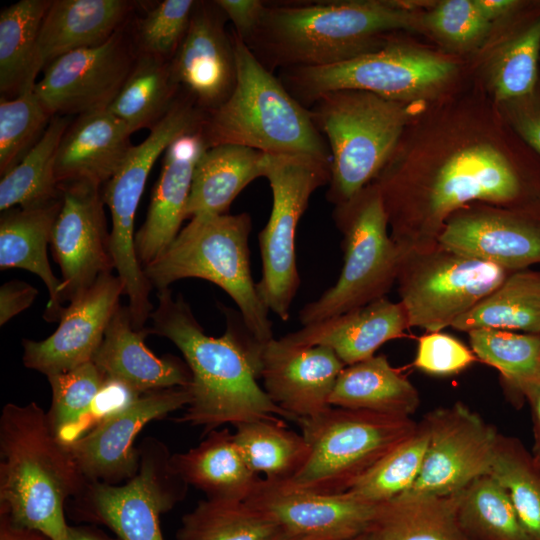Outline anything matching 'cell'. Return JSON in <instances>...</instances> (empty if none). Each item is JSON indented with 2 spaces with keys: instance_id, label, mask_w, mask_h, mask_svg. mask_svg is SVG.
I'll list each match as a JSON object with an SVG mask.
<instances>
[{
  "instance_id": "6da1fadb",
  "label": "cell",
  "mask_w": 540,
  "mask_h": 540,
  "mask_svg": "<svg viewBox=\"0 0 540 540\" xmlns=\"http://www.w3.org/2000/svg\"><path fill=\"white\" fill-rule=\"evenodd\" d=\"M444 132L424 150L399 142L372 182L401 253L435 247L449 217L476 203L540 218V156L508 123L496 135Z\"/></svg>"
},
{
  "instance_id": "7a4b0ae2",
  "label": "cell",
  "mask_w": 540,
  "mask_h": 540,
  "mask_svg": "<svg viewBox=\"0 0 540 540\" xmlns=\"http://www.w3.org/2000/svg\"><path fill=\"white\" fill-rule=\"evenodd\" d=\"M149 332L170 340L182 353L192 381L191 400L178 423L199 426L208 434L224 424L261 419L294 421L258 384V376L233 321L223 336L205 333L182 295L158 291Z\"/></svg>"
},
{
  "instance_id": "3957f363",
  "label": "cell",
  "mask_w": 540,
  "mask_h": 540,
  "mask_svg": "<svg viewBox=\"0 0 540 540\" xmlns=\"http://www.w3.org/2000/svg\"><path fill=\"white\" fill-rule=\"evenodd\" d=\"M417 24L409 6L397 1L267 4L258 29L244 42L270 71L321 67L376 50L388 32Z\"/></svg>"
},
{
  "instance_id": "277c9868",
  "label": "cell",
  "mask_w": 540,
  "mask_h": 540,
  "mask_svg": "<svg viewBox=\"0 0 540 540\" xmlns=\"http://www.w3.org/2000/svg\"><path fill=\"white\" fill-rule=\"evenodd\" d=\"M0 459V514L50 540H66L65 502L87 482L36 402L3 407Z\"/></svg>"
},
{
  "instance_id": "5b68a950",
  "label": "cell",
  "mask_w": 540,
  "mask_h": 540,
  "mask_svg": "<svg viewBox=\"0 0 540 540\" xmlns=\"http://www.w3.org/2000/svg\"><path fill=\"white\" fill-rule=\"evenodd\" d=\"M236 79L229 97L205 114L208 147L235 144L265 154H304L331 164L328 144L297 101L234 32Z\"/></svg>"
},
{
  "instance_id": "8992f818",
  "label": "cell",
  "mask_w": 540,
  "mask_h": 540,
  "mask_svg": "<svg viewBox=\"0 0 540 540\" xmlns=\"http://www.w3.org/2000/svg\"><path fill=\"white\" fill-rule=\"evenodd\" d=\"M251 229V217L245 212L193 217L143 271L158 291L184 278H200L219 286L236 303L250 334L265 345L274 337L269 310L251 275Z\"/></svg>"
},
{
  "instance_id": "52a82bcc",
  "label": "cell",
  "mask_w": 540,
  "mask_h": 540,
  "mask_svg": "<svg viewBox=\"0 0 540 540\" xmlns=\"http://www.w3.org/2000/svg\"><path fill=\"white\" fill-rule=\"evenodd\" d=\"M330 153L327 199L347 202L383 169L411 119L407 102L359 90L332 91L308 107Z\"/></svg>"
},
{
  "instance_id": "ba28073f",
  "label": "cell",
  "mask_w": 540,
  "mask_h": 540,
  "mask_svg": "<svg viewBox=\"0 0 540 540\" xmlns=\"http://www.w3.org/2000/svg\"><path fill=\"white\" fill-rule=\"evenodd\" d=\"M333 218L343 235V266L336 283L299 311L303 326L384 298L397 280L402 253L390 236L383 202L373 183L335 205Z\"/></svg>"
},
{
  "instance_id": "9c48e42d",
  "label": "cell",
  "mask_w": 540,
  "mask_h": 540,
  "mask_svg": "<svg viewBox=\"0 0 540 540\" xmlns=\"http://www.w3.org/2000/svg\"><path fill=\"white\" fill-rule=\"evenodd\" d=\"M205 112L194 100H176L166 115L138 145H132L113 176L105 183L103 200L111 213L110 251L124 295L129 299L133 327L143 329L153 312L152 288L140 264L134 243V219L150 171L179 136L202 128Z\"/></svg>"
},
{
  "instance_id": "30bf717a",
  "label": "cell",
  "mask_w": 540,
  "mask_h": 540,
  "mask_svg": "<svg viewBox=\"0 0 540 540\" xmlns=\"http://www.w3.org/2000/svg\"><path fill=\"white\" fill-rule=\"evenodd\" d=\"M298 424L309 446V457L290 481L323 494L347 492L418 425L410 417L333 406L299 419Z\"/></svg>"
},
{
  "instance_id": "8fae6325",
  "label": "cell",
  "mask_w": 540,
  "mask_h": 540,
  "mask_svg": "<svg viewBox=\"0 0 540 540\" xmlns=\"http://www.w3.org/2000/svg\"><path fill=\"white\" fill-rule=\"evenodd\" d=\"M451 59L421 48L386 42L344 62L321 67L282 69L283 85L303 106L322 94L359 90L407 102L431 96L455 76Z\"/></svg>"
},
{
  "instance_id": "7c38bea8",
  "label": "cell",
  "mask_w": 540,
  "mask_h": 540,
  "mask_svg": "<svg viewBox=\"0 0 540 540\" xmlns=\"http://www.w3.org/2000/svg\"><path fill=\"white\" fill-rule=\"evenodd\" d=\"M264 177L272 209L258 235L262 274L257 289L269 311L287 321L301 280L295 253L296 229L311 195L330 182V163L304 154H265Z\"/></svg>"
},
{
  "instance_id": "4fadbf2b",
  "label": "cell",
  "mask_w": 540,
  "mask_h": 540,
  "mask_svg": "<svg viewBox=\"0 0 540 540\" xmlns=\"http://www.w3.org/2000/svg\"><path fill=\"white\" fill-rule=\"evenodd\" d=\"M510 272L440 245L402 253L396 283L410 327L438 332L480 303Z\"/></svg>"
},
{
  "instance_id": "5bb4252c",
  "label": "cell",
  "mask_w": 540,
  "mask_h": 540,
  "mask_svg": "<svg viewBox=\"0 0 540 540\" xmlns=\"http://www.w3.org/2000/svg\"><path fill=\"white\" fill-rule=\"evenodd\" d=\"M136 474L122 485L87 482L75 496L74 512L103 524L119 540H164L160 516L186 495L188 485L172 468L167 447L145 438Z\"/></svg>"
},
{
  "instance_id": "9a60e30c",
  "label": "cell",
  "mask_w": 540,
  "mask_h": 540,
  "mask_svg": "<svg viewBox=\"0 0 540 540\" xmlns=\"http://www.w3.org/2000/svg\"><path fill=\"white\" fill-rule=\"evenodd\" d=\"M423 422L428 445L420 473L405 494L451 496L490 473L500 437L479 414L458 402L434 410Z\"/></svg>"
},
{
  "instance_id": "2e32d148",
  "label": "cell",
  "mask_w": 540,
  "mask_h": 540,
  "mask_svg": "<svg viewBox=\"0 0 540 540\" xmlns=\"http://www.w3.org/2000/svg\"><path fill=\"white\" fill-rule=\"evenodd\" d=\"M191 396L190 385L143 393L68 444L86 482L116 485L131 479L140 464L137 435L149 422L186 408Z\"/></svg>"
},
{
  "instance_id": "e0dca14e",
  "label": "cell",
  "mask_w": 540,
  "mask_h": 540,
  "mask_svg": "<svg viewBox=\"0 0 540 540\" xmlns=\"http://www.w3.org/2000/svg\"><path fill=\"white\" fill-rule=\"evenodd\" d=\"M135 58L119 29L101 45L68 52L45 67L34 91L52 116H69L107 109Z\"/></svg>"
},
{
  "instance_id": "ac0fdd59",
  "label": "cell",
  "mask_w": 540,
  "mask_h": 540,
  "mask_svg": "<svg viewBox=\"0 0 540 540\" xmlns=\"http://www.w3.org/2000/svg\"><path fill=\"white\" fill-rule=\"evenodd\" d=\"M62 206L51 235V250L62 273L61 297L70 302L100 276L111 273L104 200L100 186L77 181L60 185Z\"/></svg>"
},
{
  "instance_id": "d6986e66",
  "label": "cell",
  "mask_w": 540,
  "mask_h": 540,
  "mask_svg": "<svg viewBox=\"0 0 540 540\" xmlns=\"http://www.w3.org/2000/svg\"><path fill=\"white\" fill-rule=\"evenodd\" d=\"M281 531L318 540H350L370 527L379 504L344 492L317 493L290 480L260 478L245 500Z\"/></svg>"
},
{
  "instance_id": "ffe728a7",
  "label": "cell",
  "mask_w": 540,
  "mask_h": 540,
  "mask_svg": "<svg viewBox=\"0 0 540 540\" xmlns=\"http://www.w3.org/2000/svg\"><path fill=\"white\" fill-rule=\"evenodd\" d=\"M124 294L120 278L100 276L65 307L57 329L41 341H23V363L46 376L92 361Z\"/></svg>"
},
{
  "instance_id": "44dd1931",
  "label": "cell",
  "mask_w": 540,
  "mask_h": 540,
  "mask_svg": "<svg viewBox=\"0 0 540 540\" xmlns=\"http://www.w3.org/2000/svg\"><path fill=\"white\" fill-rule=\"evenodd\" d=\"M437 244L508 272L524 270L540 263V218L471 205L449 217Z\"/></svg>"
},
{
  "instance_id": "7402d4cb",
  "label": "cell",
  "mask_w": 540,
  "mask_h": 540,
  "mask_svg": "<svg viewBox=\"0 0 540 540\" xmlns=\"http://www.w3.org/2000/svg\"><path fill=\"white\" fill-rule=\"evenodd\" d=\"M222 15L215 2H196L188 30L169 61L174 83L184 86L206 113L229 97L236 79L232 37Z\"/></svg>"
},
{
  "instance_id": "603a6c76",
  "label": "cell",
  "mask_w": 540,
  "mask_h": 540,
  "mask_svg": "<svg viewBox=\"0 0 540 540\" xmlns=\"http://www.w3.org/2000/svg\"><path fill=\"white\" fill-rule=\"evenodd\" d=\"M344 367L328 347L290 346L272 339L262 349L259 378L272 401L298 423L331 407L329 399Z\"/></svg>"
},
{
  "instance_id": "cb8c5ba5",
  "label": "cell",
  "mask_w": 540,
  "mask_h": 540,
  "mask_svg": "<svg viewBox=\"0 0 540 540\" xmlns=\"http://www.w3.org/2000/svg\"><path fill=\"white\" fill-rule=\"evenodd\" d=\"M207 148L201 128L177 137L164 152L145 222L134 238L142 267L158 258L179 234L186 219L194 170Z\"/></svg>"
},
{
  "instance_id": "d4e9b609",
  "label": "cell",
  "mask_w": 540,
  "mask_h": 540,
  "mask_svg": "<svg viewBox=\"0 0 540 540\" xmlns=\"http://www.w3.org/2000/svg\"><path fill=\"white\" fill-rule=\"evenodd\" d=\"M149 333V329H135L129 307L119 306L92 361L108 380L135 395L189 386L192 375L186 362L154 355L144 343Z\"/></svg>"
},
{
  "instance_id": "484cf974",
  "label": "cell",
  "mask_w": 540,
  "mask_h": 540,
  "mask_svg": "<svg viewBox=\"0 0 540 540\" xmlns=\"http://www.w3.org/2000/svg\"><path fill=\"white\" fill-rule=\"evenodd\" d=\"M402 303L387 297L303 326L279 340L290 346H324L335 352L345 366L366 360L384 343L400 338L408 329Z\"/></svg>"
},
{
  "instance_id": "4316f807",
  "label": "cell",
  "mask_w": 540,
  "mask_h": 540,
  "mask_svg": "<svg viewBox=\"0 0 540 540\" xmlns=\"http://www.w3.org/2000/svg\"><path fill=\"white\" fill-rule=\"evenodd\" d=\"M131 134L108 109L79 115L67 128L56 153L58 185L77 181L105 184L130 150Z\"/></svg>"
},
{
  "instance_id": "83f0119b",
  "label": "cell",
  "mask_w": 540,
  "mask_h": 540,
  "mask_svg": "<svg viewBox=\"0 0 540 540\" xmlns=\"http://www.w3.org/2000/svg\"><path fill=\"white\" fill-rule=\"evenodd\" d=\"M61 206L62 196L39 206L8 209L0 218V268L24 269L43 281L49 293L43 318L49 322L60 321L65 309L62 280L54 275L47 255Z\"/></svg>"
},
{
  "instance_id": "f1b7e54d",
  "label": "cell",
  "mask_w": 540,
  "mask_h": 540,
  "mask_svg": "<svg viewBox=\"0 0 540 540\" xmlns=\"http://www.w3.org/2000/svg\"><path fill=\"white\" fill-rule=\"evenodd\" d=\"M133 4L124 0H55L44 16L38 38V68L56 58L106 42Z\"/></svg>"
},
{
  "instance_id": "f546056e",
  "label": "cell",
  "mask_w": 540,
  "mask_h": 540,
  "mask_svg": "<svg viewBox=\"0 0 540 540\" xmlns=\"http://www.w3.org/2000/svg\"><path fill=\"white\" fill-rule=\"evenodd\" d=\"M170 462L188 486L201 490L211 500L245 501L260 480L228 429L209 432L197 446L171 454Z\"/></svg>"
},
{
  "instance_id": "4dcf8cb0",
  "label": "cell",
  "mask_w": 540,
  "mask_h": 540,
  "mask_svg": "<svg viewBox=\"0 0 540 540\" xmlns=\"http://www.w3.org/2000/svg\"><path fill=\"white\" fill-rule=\"evenodd\" d=\"M265 153L235 144L208 147L198 160L186 218L221 215L252 181L264 177Z\"/></svg>"
},
{
  "instance_id": "1f68e13d",
  "label": "cell",
  "mask_w": 540,
  "mask_h": 540,
  "mask_svg": "<svg viewBox=\"0 0 540 540\" xmlns=\"http://www.w3.org/2000/svg\"><path fill=\"white\" fill-rule=\"evenodd\" d=\"M415 386L384 355L345 366L329 403L333 407L410 417L419 406Z\"/></svg>"
},
{
  "instance_id": "d6a6232c",
  "label": "cell",
  "mask_w": 540,
  "mask_h": 540,
  "mask_svg": "<svg viewBox=\"0 0 540 540\" xmlns=\"http://www.w3.org/2000/svg\"><path fill=\"white\" fill-rule=\"evenodd\" d=\"M366 533L370 540H469L454 495L404 494L381 503Z\"/></svg>"
},
{
  "instance_id": "836d02e7",
  "label": "cell",
  "mask_w": 540,
  "mask_h": 540,
  "mask_svg": "<svg viewBox=\"0 0 540 540\" xmlns=\"http://www.w3.org/2000/svg\"><path fill=\"white\" fill-rule=\"evenodd\" d=\"M48 0H21L0 14V91L18 96L34 89L38 75V38Z\"/></svg>"
},
{
  "instance_id": "e575fe53",
  "label": "cell",
  "mask_w": 540,
  "mask_h": 540,
  "mask_svg": "<svg viewBox=\"0 0 540 540\" xmlns=\"http://www.w3.org/2000/svg\"><path fill=\"white\" fill-rule=\"evenodd\" d=\"M452 328H495L540 335V272H510L502 284L458 318Z\"/></svg>"
},
{
  "instance_id": "d590c367",
  "label": "cell",
  "mask_w": 540,
  "mask_h": 540,
  "mask_svg": "<svg viewBox=\"0 0 540 540\" xmlns=\"http://www.w3.org/2000/svg\"><path fill=\"white\" fill-rule=\"evenodd\" d=\"M70 124L68 116H53L35 145L2 176L1 212L16 206H39L61 197V189L55 178V160L59 144Z\"/></svg>"
},
{
  "instance_id": "8d00e7d4",
  "label": "cell",
  "mask_w": 540,
  "mask_h": 540,
  "mask_svg": "<svg viewBox=\"0 0 540 540\" xmlns=\"http://www.w3.org/2000/svg\"><path fill=\"white\" fill-rule=\"evenodd\" d=\"M177 88L169 61L140 53L107 109L132 133L145 127L151 129L173 106Z\"/></svg>"
},
{
  "instance_id": "74e56055",
  "label": "cell",
  "mask_w": 540,
  "mask_h": 540,
  "mask_svg": "<svg viewBox=\"0 0 540 540\" xmlns=\"http://www.w3.org/2000/svg\"><path fill=\"white\" fill-rule=\"evenodd\" d=\"M233 437L249 468L267 479L291 480L309 457L303 435L288 429L282 420L238 424Z\"/></svg>"
},
{
  "instance_id": "f35d334b",
  "label": "cell",
  "mask_w": 540,
  "mask_h": 540,
  "mask_svg": "<svg viewBox=\"0 0 540 540\" xmlns=\"http://www.w3.org/2000/svg\"><path fill=\"white\" fill-rule=\"evenodd\" d=\"M457 518L469 540H531L510 498L491 475L454 494Z\"/></svg>"
},
{
  "instance_id": "ab89813d",
  "label": "cell",
  "mask_w": 540,
  "mask_h": 540,
  "mask_svg": "<svg viewBox=\"0 0 540 540\" xmlns=\"http://www.w3.org/2000/svg\"><path fill=\"white\" fill-rule=\"evenodd\" d=\"M280 529L245 501L206 499L182 517L178 540H272Z\"/></svg>"
},
{
  "instance_id": "60d3db41",
  "label": "cell",
  "mask_w": 540,
  "mask_h": 540,
  "mask_svg": "<svg viewBox=\"0 0 540 540\" xmlns=\"http://www.w3.org/2000/svg\"><path fill=\"white\" fill-rule=\"evenodd\" d=\"M428 439L427 427L422 422L364 472L347 492L373 504L407 493L420 473Z\"/></svg>"
},
{
  "instance_id": "b9f144b4",
  "label": "cell",
  "mask_w": 540,
  "mask_h": 540,
  "mask_svg": "<svg viewBox=\"0 0 540 540\" xmlns=\"http://www.w3.org/2000/svg\"><path fill=\"white\" fill-rule=\"evenodd\" d=\"M540 15L509 34L496 53L490 84L501 104L531 94L540 78Z\"/></svg>"
},
{
  "instance_id": "7bdbcfd3",
  "label": "cell",
  "mask_w": 540,
  "mask_h": 540,
  "mask_svg": "<svg viewBox=\"0 0 540 540\" xmlns=\"http://www.w3.org/2000/svg\"><path fill=\"white\" fill-rule=\"evenodd\" d=\"M47 378L52 392L48 421L59 440L68 445L73 440L72 430L88 420L108 379L93 361Z\"/></svg>"
},
{
  "instance_id": "ee69618b",
  "label": "cell",
  "mask_w": 540,
  "mask_h": 540,
  "mask_svg": "<svg viewBox=\"0 0 540 540\" xmlns=\"http://www.w3.org/2000/svg\"><path fill=\"white\" fill-rule=\"evenodd\" d=\"M474 355L520 389L540 374V335L477 328L468 332Z\"/></svg>"
},
{
  "instance_id": "f6af8a7d",
  "label": "cell",
  "mask_w": 540,
  "mask_h": 540,
  "mask_svg": "<svg viewBox=\"0 0 540 540\" xmlns=\"http://www.w3.org/2000/svg\"><path fill=\"white\" fill-rule=\"evenodd\" d=\"M53 116L34 89L0 102V172L3 176L39 140Z\"/></svg>"
},
{
  "instance_id": "bcb514c9",
  "label": "cell",
  "mask_w": 540,
  "mask_h": 540,
  "mask_svg": "<svg viewBox=\"0 0 540 540\" xmlns=\"http://www.w3.org/2000/svg\"><path fill=\"white\" fill-rule=\"evenodd\" d=\"M489 475L507 492L530 539L540 540V478L501 438Z\"/></svg>"
},
{
  "instance_id": "7dc6e473",
  "label": "cell",
  "mask_w": 540,
  "mask_h": 540,
  "mask_svg": "<svg viewBox=\"0 0 540 540\" xmlns=\"http://www.w3.org/2000/svg\"><path fill=\"white\" fill-rule=\"evenodd\" d=\"M195 5L192 0H164L146 12L136 27L140 53L172 59L188 30Z\"/></svg>"
},
{
  "instance_id": "c3c4849f",
  "label": "cell",
  "mask_w": 540,
  "mask_h": 540,
  "mask_svg": "<svg viewBox=\"0 0 540 540\" xmlns=\"http://www.w3.org/2000/svg\"><path fill=\"white\" fill-rule=\"evenodd\" d=\"M420 21L440 40L463 49L478 44L492 25L479 12L474 0L440 2Z\"/></svg>"
},
{
  "instance_id": "681fc988",
  "label": "cell",
  "mask_w": 540,
  "mask_h": 540,
  "mask_svg": "<svg viewBox=\"0 0 540 540\" xmlns=\"http://www.w3.org/2000/svg\"><path fill=\"white\" fill-rule=\"evenodd\" d=\"M476 359L457 338L446 333L427 332L418 340L414 366L436 376H449L466 369Z\"/></svg>"
},
{
  "instance_id": "f907efd6",
  "label": "cell",
  "mask_w": 540,
  "mask_h": 540,
  "mask_svg": "<svg viewBox=\"0 0 540 540\" xmlns=\"http://www.w3.org/2000/svg\"><path fill=\"white\" fill-rule=\"evenodd\" d=\"M499 105L514 132L540 156V78L531 94Z\"/></svg>"
},
{
  "instance_id": "816d5d0a",
  "label": "cell",
  "mask_w": 540,
  "mask_h": 540,
  "mask_svg": "<svg viewBox=\"0 0 540 540\" xmlns=\"http://www.w3.org/2000/svg\"><path fill=\"white\" fill-rule=\"evenodd\" d=\"M215 4L232 21L235 33L247 41L258 29L267 4L260 0H217Z\"/></svg>"
},
{
  "instance_id": "f5cc1de1",
  "label": "cell",
  "mask_w": 540,
  "mask_h": 540,
  "mask_svg": "<svg viewBox=\"0 0 540 540\" xmlns=\"http://www.w3.org/2000/svg\"><path fill=\"white\" fill-rule=\"evenodd\" d=\"M38 294L32 285L19 280L4 283L0 288V324L29 308Z\"/></svg>"
},
{
  "instance_id": "db71d44e",
  "label": "cell",
  "mask_w": 540,
  "mask_h": 540,
  "mask_svg": "<svg viewBox=\"0 0 540 540\" xmlns=\"http://www.w3.org/2000/svg\"><path fill=\"white\" fill-rule=\"evenodd\" d=\"M0 540H50L43 533L19 526L7 516L1 515Z\"/></svg>"
},
{
  "instance_id": "11a10c76",
  "label": "cell",
  "mask_w": 540,
  "mask_h": 540,
  "mask_svg": "<svg viewBox=\"0 0 540 540\" xmlns=\"http://www.w3.org/2000/svg\"><path fill=\"white\" fill-rule=\"evenodd\" d=\"M519 391L529 401L540 429V374L521 386Z\"/></svg>"
},
{
  "instance_id": "9f6ffc18",
  "label": "cell",
  "mask_w": 540,
  "mask_h": 540,
  "mask_svg": "<svg viewBox=\"0 0 540 540\" xmlns=\"http://www.w3.org/2000/svg\"><path fill=\"white\" fill-rule=\"evenodd\" d=\"M66 540H112L89 528L69 526Z\"/></svg>"
},
{
  "instance_id": "6f0895ef",
  "label": "cell",
  "mask_w": 540,
  "mask_h": 540,
  "mask_svg": "<svg viewBox=\"0 0 540 540\" xmlns=\"http://www.w3.org/2000/svg\"><path fill=\"white\" fill-rule=\"evenodd\" d=\"M272 540H318V539L293 535V534H289L280 530Z\"/></svg>"
},
{
  "instance_id": "680465c9",
  "label": "cell",
  "mask_w": 540,
  "mask_h": 540,
  "mask_svg": "<svg viewBox=\"0 0 540 540\" xmlns=\"http://www.w3.org/2000/svg\"><path fill=\"white\" fill-rule=\"evenodd\" d=\"M350 540H370V538L368 537L367 533L365 532V533H363V534H361L359 536H356V537H354V538H352Z\"/></svg>"
}]
</instances>
